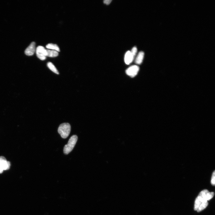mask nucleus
<instances>
[{
	"label": "nucleus",
	"mask_w": 215,
	"mask_h": 215,
	"mask_svg": "<svg viewBox=\"0 0 215 215\" xmlns=\"http://www.w3.org/2000/svg\"><path fill=\"white\" fill-rule=\"evenodd\" d=\"M139 67L136 65H133L129 67L126 70V74L132 77L136 76L139 70Z\"/></svg>",
	"instance_id": "5"
},
{
	"label": "nucleus",
	"mask_w": 215,
	"mask_h": 215,
	"mask_svg": "<svg viewBox=\"0 0 215 215\" xmlns=\"http://www.w3.org/2000/svg\"><path fill=\"white\" fill-rule=\"evenodd\" d=\"M35 43L32 42L30 45L26 48L24 53L28 56H32L36 50Z\"/></svg>",
	"instance_id": "7"
},
{
	"label": "nucleus",
	"mask_w": 215,
	"mask_h": 215,
	"mask_svg": "<svg viewBox=\"0 0 215 215\" xmlns=\"http://www.w3.org/2000/svg\"><path fill=\"white\" fill-rule=\"evenodd\" d=\"M46 50L45 48L42 46H39L36 49V53L37 56L40 59L44 60L46 59Z\"/></svg>",
	"instance_id": "6"
},
{
	"label": "nucleus",
	"mask_w": 215,
	"mask_h": 215,
	"mask_svg": "<svg viewBox=\"0 0 215 215\" xmlns=\"http://www.w3.org/2000/svg\"><path fill=\"white\" fill-rule=\"evenodd\" d=\"M71 131V126L68 123H64L61 124L58 130V133L64 139H66L69 136Z\"/></svg>",
	"instance_id": "1"
},
{
	"label": "nucleus",
	"mask_w": 215,
	"mask_h": 215,
	"mask_svg": "<svg viewBox=\"0 0 215 215\" xmlns=\"http://www.w3.org/2000/svg\"><path fill=\"white\" fill-rule=\"evenodd\" d=\"M46 48L49 49H50L52 50L56 51L57 52L60 51V49L58 46L55 44H47L46 46Z\"/></svg>",
	"instance_id": "11"
},
{
	"label": "nucleus",
	"mask_w": 215,
	"mask_h": 215,
	"mask_svg": "<svg viewBox=\"0 0 215 215\" xmlns=\"http://www.w3.org/2000/svg\"><path fill=\"white\" fill-rule=\"evenodd\" d=\"M144 56V53L141 51L139 52L135 60V63L138 65H140L143 62Z\"/></svg>",
	"instance_id": "9"
},
{
	"label": "nucleus",
	"mask_w": 215,
	"mask_h": 215,
	"mask_svg": "<svg viewBox=\"0 0 215 215\" xmlns=\"http://www.w3.org/2000/svg\"><path fill=\"white\" fill-rule=\"evenodd\" d=\"M47 66L49 69L51 70L54 73H56L57 74H59V73L56 67L51 62H49L47 64Z\"/></svg>",
	"instance_id": "12"
},
{
	"label": "nucleus",
	"mask_w": 215,
	"mask_h": 215,
	"mask_svg": "<svg viewBox=\"0 0 215 215\" xmlns=\"http://www.w3.org/2000/svg\"><path fill=\"white\" fill-rule=\"evenodd\" d=\"M215 171H214L213 173L211 180V184L213 186H214L215 184Z\"/></svg>",
	"instance_id": "16"
},
{
	"label": "nucleus",
	"mask_w": 215,
	"mask_h": 215,
	"mask_svg": "<svg viewBox=\"0 0 215 215\" xmlns=\"http://www.w3.org/2000/svg\"><path fill=\"white\" fill-rule=\"evenodd\" d=\"M10 166V162L7 161L5 157H0V174L2 173L4 170L9 169Z\"/></svg>",
	"instance_id": "4"
},
{
	"label": "nucleus",
	"mask_w": 215,
	"mask_h": 215,
	"mask_svg": "<svg viewBox=\"0 0 215 215\" xmlns=\"http://www.w3.org/2000/svg\"><path fill=\"white\" fill-rule=\"evenodd\" d=\"M137 48L136 47H134L132 49L131 52L133 56L135 57L136 54L137 52Z\"/></svg>",
	"instance_id": "15"
},
{
	"label": "nucleus",
	"mask_w": 215,
	"mask_h": 215,
	"mask_svg": "<svg viewBox=\"0 0 215 215\" xmlns=\"http://www.w3.org/2000/svg\"><path fill=\"white\" fill-rule=\"evenodd\" d=\"M134 57L131 53L130 51H128L126 53L124 58L125 62L127 65L131 64L134 59Z\"/></svg>",
	"instance_id": "8"
},
{
	"label": "nucleus",
	"mask_w": 215,
	"mask_h": 215,
	"mask_svg": "<svg viewBox=\"0 0 215 215\" xmlns=\"http://www.w3.org/2000/svg\"><path fill=\"white\" fill-rule=\"evenodd\" d=\"M59 53L58 52L52 50H46V57H55L58 56Z\"/></svg>",
	"instance_id": "10"
},
{
	"label": "nucleus",
	"mask_w": 215,
	"mask_h": 215,
	"mask_svg": "<svg viewBox=\"0 0 215 215\" xmlns=\"http://www.w3.org/2000/svg\"><path fill=\"white\" fill-rule=\"evenodd\" d=\"M208 205V201L202 202L196 211L198 212H200L203 210L207 207Z\"/></svg>",
	"instance_id": "13"
},
{
	"label": "nucleus",
	"mask_w": 215,
	"mask_h": 215,
	"mask_svg": "<svg viewBox=\"0 0 215 215\" xmlns=\"http://www.w3.org/2000/svg\"><path fill=\"white\" fill-rule=\"evenodd\" d=\"M214 193L213 192L208 193L206 196V198L207 200L208 201L212 199L214 195Z\"/></svg>",
	"instance_id": "14"
},
{
	"label": "nucleus",
	"mask_w": 215,
	"mask_h": 215,
	"mask_svg": "<svg viewBox=\"0 0 215 215\" xmlns=\"http://www.w3.org/2000/svg\"><path fill=\"white\" fill-rule=\"evenodd\" d=\"M78 140L76 135H73L69 139L67 144L65 145L64 149L65 154L68 155L74 148Z\"/></svg>",
	"instance_id": "2"
},
{
	"label": "nucleus",
	"mask_w": 215,
	"mask_h": 215,
	"mask_svg": "<svg viewBox=\"0 0 215 215\" xmlns=\"http://www.w3.org/2000/svg\"><path fill=\"white\" fill-rule=\"evenodd\" d=\"M209 191L207 189H205L201 191L196 198L194 202V209L196 211L198 209L202 203L208 201L206 198V196Z\"/></svg>",
	"instance_id": "3"
},
{
	"label": "nucleus",
	"mask_w": 215,
	"mask_h": 215,
	"mask_svg": "<svg viewBox=\"0 0 215 215\" xmlns=\"http://www.w3.org/2000/svg\"><path fill=\"white\" fill-rule=\"evenodd\" d=\"M112 1V0H105V1H104L103 3L104 4L108 5L111 3Z\"/></svg>",
	"instance_id": "17"
}]
</instances>
